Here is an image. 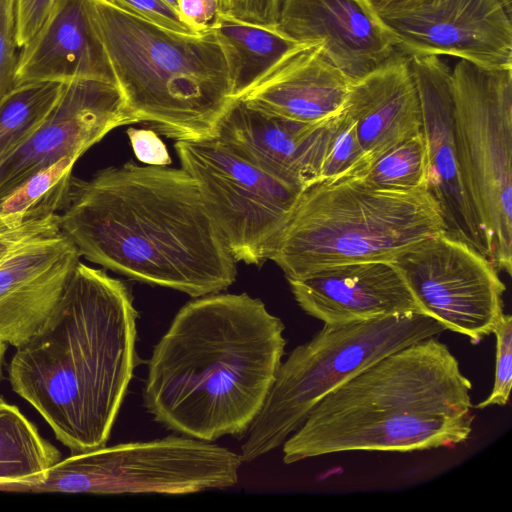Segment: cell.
<instances>
[{
	"label": "cell",
	"instance_id": "cell-23",
	"mask_svg": "<svg viewBox=\"0 0 512 512\" xmlns=\"http://www.w3.org/2000/svg\"><path fill=\"white\" fill-rule=\"evenodd\" d=\"M61 460L17 406L0 397V483L26 480Z\"/></svg>",
	"mask_w": 512,
	"mask_h": 512
},
{
	"label": "cell",
	"instance_id": "cell-2",
	"mask_svg": "<svg viewBox=\"0 0 512 512\" xmlns=\"http://www.w3.org/2000/svg\"><path fill=\"white\" fill-rule=\"evenodd\" d=\"M285 325L248 293L186 303L152 350L143 403L177 434L245 437L285 353Z\"/></svg>",
	"mask_w": 512,
	"mask_h": 512
},
{
	"label": "cell",
	"instance_id": "cell-18",
	"mask_svg": "<svg viewBox=\"0 0 512 512\" xmlns=\"http://www.w3.org/2000/svg\"><path fill=\"white\" fill-rule=\"evenodd\" d=\"M293 297L324 324H345L423 310L392 262L367 261L323 268L287 279Z\"/></svg>",
	"mask_w": 512,
	"mask_h": 512
},
{
	"label": "cell",
	"instance_id": "cell-28",
	"mask_svg": "<svg viewBox=\"0 0 512 512\" xmlns=\"http://www.w3.org/2000/svg\"><path fill=\"white\" fill-rule=\"evenodd\" d=\"M492 334L496 337V363L491 393L477 409L489 406H505L509 401L512 385V317L503 313L497 321Z\"/></svg>",
	"mask_w": 512,
	"mask_h": 512
},
{
	"label": "cell",
	"instance_id": "cell-8",
	"mask_svg": "<svg viewBox=\"0 0 512 512\" xmlns=\"http://www.w3.org/2000/svg\"><path fill=\"white\" fill-rule=\"evenodd\" d=\"M243 461L186 435L72 453L44 473L1 485L4 492L185 495L238 483Z\"/></svg>",
	"mask_w": 512,
	"mask_h": 512
},
{
	"label": "cell",
	"instance_id": "cell-29",
	"mask_svg": "<svg viewBox=\"0 0 512 512\" xmlns=\"http://www.w3.org/2000/svg\"><path fill=\"white\" fill-rule=\"evenodd\" d=\"M61 231L60 215L57 213L30 218L21 224L0 216V264L23 245Z\"/></svg>",
	"mask_w": 512,
	"mask_h": 512
},
{
	"label": "cell",
	"instance_id": "cell-3",
	"mask_svg": "<svg viewBox=\"0 0 512 512\" xmlns=\"http://www.w3.org/2000/svg\"><path fill=\"white\" fill-rule=\"evenodd\" d=\"M129 288L78 262L43 327L16 347L8 374L72 453L103 447L137 365Z\"/></svg>",
	"mask_w": 512,
	"mask_h": 512
},
{
	"label": "cell",
	"instance_id": "cell-4",
	"mask_svg": "<svg viewBox=\"0 0 512 512\" xmlns=\"http://www.w3.org/2000/svg\"><path fill=\"white\" fill-rule=\"evenodd\" d=\"M471 389L449 347L436 336L422 339L327 394L283 443V462L455 447L472 432Z\"/></svg>",
	"mask_w": 512,
	"mask_h": 512
},
{
	"label": "cell",
	"instance_id": "cell-26",
	"mask_svg": "<svg viewBox=\"0 0 512 512\" xmlns=\"http://www.w3.org/2000/svg\"><path fill=\"white\" fill-rule=\"evenodd\" d=\"M356 178L371 187L385 190L427 187L428 160L423 132L387 150Z\"/></svg>",
	"mask_w": 512,
	"mask_h": 512
},
{
	"label": "cell",
	"instance_id": "cell-14",
	"mask_svg": "<svg viewBox=\"0 0 512 512\" xmlns=\"http://www.w3.org/2000/svg\"><path fill=\"white\" fill-rule=\"evenodd\" d=\"M408 57L421 103L427 189L441 210L445 232L488 257L481 225L465 193L458 164L452 69L436 55Z\"/></svg>",
	"mask_w": 512,
	"mask_h": 512
},
{
	"label": "cell",
	"instance_id": "cell-37",
	"mask_svg": "<svg viewBox=\"0 0 512 512\" xmlns=\"http://www.w3.org/2000/svg\"><path fill=\"white\" fill-rule=\"evenodd\" d=\"M7 348V344L0 341V379H1V371H2V364L4 359V354Z\"/></svg>",
	"mask_w": 512,
	"mask_h": 512
},
{
	"label": "cell",
	"instance_id": "cell-9",
	"mask_svg": "<svg viewBox=\"0 0 512 512\" xmlns=\"http://www.w3.org/2000/svg\"><path fill=\"white\" fill-rule=\"evenodd\" d=\"M454 133L465 193L488 258L512 272V68L460 60L452 69Z\"/></svg>",
	"mask_w": 512,
	"mask_h": 512
},
{
	"label": "cell",
	"instance_id": "cell-30",
	"mask_svg": "<svg viewBox=\"0 0 512 512\" xmlns=\"http://www.w3.org/2000/svg\"><path fill=\"white\" fill-rule=\"evenodd\" d=\"M19 51L16 0H0V98L16 85Z\"/></svg>",
	"mask_w": 512,
	"mask_h": 512
},
{
	"label": "cell",
	"instance_id": "cell-6",
	"mask_svg": "<svg viewBox=\"0 0 512 512\" xmlns=\"http://www.w3.org/2000/svg\"><path fill=\"white\" fill-rule=\"evenodd\" d=\"M445 231L427 187L385 190L356 177L303 189L269 258L287 279L357 262L388 261Z\"/></svg>",
	"mask_w": 512,
	"mask_h": 512
},
{
	"label": "cell",
	"instance_id": "cell-15",
	"mask_svg": "<svg viewBox=\"0 0 512 512\" xmlns=\"http://www.w3.org/2000/svg\"><path fill=\"white\" fill-rule=\"evenodd\" d=\"M277 28L298 43L321 44L351 82L399 51L371 0H281Z\"/></svg>",
	"mask_w": 512,
	"mask_h": 512
},
{
	"label": "cell",
	"instance_id": "cell-19",
	"mask_svg": "<svg viewBox=\"0 0 512 512\" xmlns=\"http://www.w3.org/2000/svg\"><path fill=\"white\" fill-rule=\"evenodd\" d=\"M351 83L328 59L321 44H303L239 98L269 113L313 124L341 112Z\"/></svg>",
	"mask_w": 512,
	"mask_h": 512
},
{
	"label": "cell",
	"instance_id": "cell-21",
	"mask_svg": "<svg viewBox=\"0 0 512 512\" xmlns=\"http://www.w3.org/2000/svg\"><path fill=\"white\" fill-rule=\"evenodd\" d=\"M83 78L116 84L87 0H60L44 26L20 48L15 84Z\"/></svg>",
	"mask_w": 512,
	"mask_h": 512
},
{
	"label": "cell",
	"instance_id": "cell-7",
	"mask_svg": "<svg viewBox=\"0 0 512 512\" xmlns=\"http://www.w3.org/2000/svg\"><path fill=\"white\" fill-rule=\"evenodd\" d=\"M444 330L430 316L416 312L324 324L280 364L266 400L245 435L242 461H254L282 446L327 394L359 372Z\"/></svg>",
	"mask_w": 512,
	"mask_h": 512
},
{
	"label": "cell",
	"instance_id": "cell-39",
	"mask_svg": "<svg viewBox=\"0 0 512 512\" xmlns=\"http://www.w3.org/2000/svg\"><path fill=\"white\" fill-rule=\"evenodd\" d=\"M503 2H504L507 6H511V5H512V0H503Z\"/></svg>",
	"mask_w": 512,
	"mask_h": 512
},
{
	"label": "cell",
	"instance_id": "cell-12",
	"mask_svg": "<svg viewBox=\"0 0 512 512\" xmlns=\"http://www.w3.org/2000/svg\"><path fill=\"white\" fill-rule=\"evenodd\" d=\"M378 12L407 56L512 68V11L503 0H414Z\"/></svg>",
	"mask_w": 512,
	"mask_h": 512
},
{
	"label": "cell",
	"instance_id": "cell-35",
	"mask_svg": "<svg viewBox=\"0 0 512 512\" xmlns=\"http://www.w3.org/2000/svg\"><path fill=\"white\" fill-rule=\"evenodd\" d=\"M377 10H382L388 7L405 4L414 0H371Z\"/></svg>",
	"mask_w": 512,
	"mask_h": 512
},
{
	"label": "cell",
	"instance_id": "cell-11",
	"mask_svg": "<svg viewBox=\"0 0 512 512\" xmlns=\"http://www.w3.org/2000/svg\"><path fill=\"white\" fill-rule=\"evenodd\" d=\"M423 312L478 344L504 313L506 286L487 256L445 231L392 261Z\"/></svg>",
	"mask_w": 512,
	"mask_h": 512
},
{
	"label": "cell",
	"instance_id": "cell-5",
	"mask_svg": "<svg viewBox=\"0 0 512 512\" xmlns=\"http://www.w3.org/2000/svg\"><path fill=\"white\" fill-rule=\"evenodd\" d=\"M87 5L134 123H147L176 141L213 138L235 98L211 28L184 34L107 0H87Z\"/></svg>",
	"mask_w": 512,
	"mask_h": 512
},
{
	"label": "cell",
	"instance_id": "cell-22",
	"mask_svg": "<svg viewBox=\"0 0 512 512\" xmlns=\"http://www.w3.org/2000/svg\"><path fill=\"white\" fill-rule=\"evenodd\" d=\"M223 52L233 97L239 98L286 54L303 45L280 31L218 11L210 25Z\"/></svg>",
	"mask_w": 512,
	"mask_h": 512
},
{
	"label": "cell",
	"instance_id": "cell-38",
	"mask_svg": "<svg viewBox=\"0 0 512 512\" xmlns=\"http://www.w3.org/2000/svg\"><path fill=\"white\" fill-rule=\"evenodd\" d=\"M167 6L176 11L177 0H162Z\"/></svg>",
	"mask_w": 512,
	"mask_h": 512
},
{
	"label": "cell",
	"instance_id": "cell-34",
	"mask_svg": "<svg viewBox=\"0 0 512 512\" xmlns=\"http://www.w3.org/2000/svg\"><path fill=\"white\" fill-rule=\"evenodd\" d=\"M218 11L217 0H177L179 19L196 34L210 27Z\"/></svg>",
	"mask_w": 512,
	"mask_h": 512
},
{
	"label": "cell",
	"instance_id": "cell-16",
	"mask_svg": "<svg viewBox=\"0 0 512 512\" xmlns=\"http://www.w3.org/2000/svg\"><path fill=\"white\" fill-rule=\"evenodd\" d=\"M328 120L299 122L236 98L213 138L264 172L303 190L318 181Z\"/></svg>",
	"mask_w": 512,
	"mask_h": 512
},
{
	"label": "cell",
	"instance_id": "cell-33",
	"mask_svg": "<svg viewBox=\"0 0 512 512\" xmlns=\"http://www.w3.org/2000/svg\"><path fill=\"white\" fill-rule=\"evenodd\" d=\"M127 136L134 155L141 163L150 166L171 164L167 147L155 130L131 127L127 130Z\"/></svg>",
	"mask_w": 512,
	"mask_h": 512
},
{
	"label": "cell",
	"instance_id": "cell-36",
	"mask_svg": "<svg viewBox=\"0 0 512 512\" xmlns=\"http://www.w3.org/2000/svg\"><path fill=\"white\" fill-rule=\"evenodd\" d=\"M219 11L227 12L230 7V0H217Z\"/></svg>",
	"mask_w": 512,
	"mask_h": 512
},
{
	"label": "cell",
	"instance_id": "cell-10",
	"mask_svg": "<svg viewBox=\"0 0 512 512\" xmlns=\"http://www.w3.org/2000/svg\"><path fill=\"white\" fill-rule=\"evenodd\" d=\"M181 168L198 183L236 262L269 260L303 190L264 172L215 138L178 140Z\"/></svg>",
	"mask_w": 512,
	"mask_h": 512
},
{
	"label": "cell",
	"instance_id": "cell-20",
	"mask_svg": "<svg viewBox=\"0 0 512 512\" xmlns=\"http://www.w3.org/2000/svg\"><path fill=\"white\" fill-rule=\"evenodd\" d=\"M343 109L354 122L366 168L396 144L421 132V103L409 57L398 51L352 82Z\"/></svg>",
	"mask_w": 512,
	"mask_h": 512
},
{
	"label": "cell",
	"instance_id": "cell-32",
	"mask_svg": "<svg viewBox=\"0 0 512 512\" xmlns=\"http://www.w3.org/2000/svg\"><path fill=\"white\" fill-rule=\"evenodd\" d=\"M60 0H16L17 42L26 45L44 26Z\"/></svg>",
	"mask_w": 512,
	"mask_h": 512
},
{
	"label": "cell",
	"instance_id": "cell-25",
	"mask_svg": "<svg viewBox=\"0 0 512 512\" xmlns=\"http://www.w3.org/2000/svg\"><path fill=\"white\" fill-rule=\"evenodd\" d=\"M63 83L25 82L0 98V166L38 128L58 100Z\"/></svg>",
	"mask_w": 512,
	"mask_h": 512
},
{
	"label": "cell",
	"instance_id": "cell-24",
	"mask_svg": "<svg viewBox=\"0 0 512 512\" xmlns=\"http://www.w3.org/2000/svg\"><path fill=\"white\" fill-rule=\"evenodd\" d=\"M76 157H64L35 172L0 200V216L21 224L63 211L69 201Z\"/></svg>",
	"mask_w": 512,
	"mask_h": 512
},
{
	"label": "cell",
	"instance_id": "cell-13",
	"mask_svg": "<svg viewBox=\"0 0 512 512\" xmlns=\"http://www.w3.org/2000/svg\"><path fill=\"white\" fill-rule=\"evenodd\" d=\"M115 83L74 79L33 134L0 166V200L35 172L64 157L80 158L111 130L133 124Z\"/></svg>",
	"mask_w": 512,
	"mask_h": 512
},
{
	"label": "cell",
	"instance_id": "cell-1",
	"mask_svg": "<svg viewBox=\"0 0 512 512\" xmlns=\"http://www.w3.org/2000/svg\"><path fill=\"white\" fill-rule=\"evenodd\" d=\"M60 225L80 256L136 281L198 298L236 280L237 262L183 168L130 161L73 177Z\"/></svg>",
	"mask_w": 512,
	"mask_h": 512
},
{
	"label": "cell",
	"instance_id": "cell-31",
	"mask_svg": "<svg viewBox=\"0 0 512 512\" xmlns=\"http://www.w3.org/2000/svg\"><path fill=\"white\" fill-rule=\"evenodd\" d=\"M114 6L140 16L171 31L196 34L162 0H107Z\"/></svg>",
	"mask_w": 512,
	"mask_h": 512
},
{
	"label": "cell",
	"instance_id": "cell-17",
	"mask_svg": "<svg viewBox=\"0 0 512 512\" xmlns=\"http://www.w3.org/2000/svg\"><path fill=\"white\" fill-rule=\"evenodd\" d=\"M80 261L61 231L35 239L0 264V341L15 348L46 323Z\"/></svg>",
	"mask_w": 512,
	"mask_h": 512
},
{
	"label": "cell",
	"instance_id": "cell-27",
	"mask_svg": "<svg viewBox=\"0 0 512 512\" xmlns=\"http://www.w3.org/2000/svg\"><path fill=\"white\" fill-rule=\"evenodd\" d=\"M366 166L354 122L342 109L327 121L318 181L356 177Z\"/></svg>",
	"mask_w": 512,
	"mask_h": 512
}]
</instances>
